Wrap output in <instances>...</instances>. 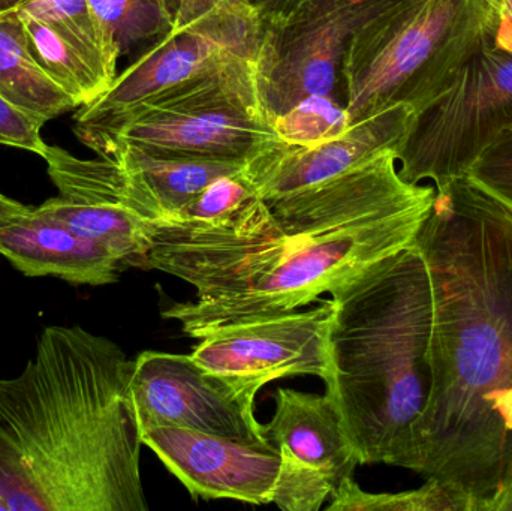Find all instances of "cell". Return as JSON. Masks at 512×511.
<instances>
[{
    "instance_id": "6da1fadb",
    "label": "cell",
    "mask_w": 512,
    "mask_h": 511,
    "mask_svg": "<svg viewBox=\"0 0 512 511\" xmlns=\"http://www.w3.org/2000/svg\"><path fill=\"white\" fill-rule=\"evenodd\" d=\"M436 189L402 179L396 152L328 182L259 198L231 228L150 222L138 269L197 290L162 317L201 339L227 324L297 311L414 245Z\"/></svg>"
},
{
    "instance_id": "7a4b0ae2",
    "label": "cell",
    "mask_w": 512,
    "mask_h": 511,
    "mask_svg": "<svg viewBox=\"0 0 512 511\" xmlns=\"http://www.w3.org/2000/svg\"><path fill=\"white\" fill-rule=\"evenodd\" d=\"M435 189L414 242L433 293L415 473L492 511L512 486V209L468 174Z\"/></svg>"
},
{
    "instance_id": "3957f363",
    "label": "cell",
    "mask_w": 512,
    "mask_h": 511,
    "mask_svg": "<svg viewBox=\"0 0 512 511\" xmlns=\"http://www.w3.org/2000/svg\"><path fill=\"white\" fill-rule=\"evenodd\" d=\"M134 360L80 326L45 327L0 380V497L8 511H147Z\"/></svg>"
},
{
    "instance_id": "277c9868",
    "label": "cell",
    "mask_w": 512,
    "mask_h": 511,
    "mask_svg": "<svg viewBox=\"0 0 512 511\" xmlns=\"http://www.w3.org/2000/svg\"><path fill=\"white\" fill-rule=\"evenodd\" d=\"M324 381L360 465L415 471V428L433 386V293L415 245L331 291Z\"/></svg>"
},
{
    "instance_id": "5b68a950",
    "label": "cell",
    "mask_w": 512,
    "mask_h": 511,
    "mask_svg": "<svg viewBox=\"0 0 512 511\" xmlns=\"http://www.w3.org/2000/svg\"><path fill=\"white\" fill-rule=\"evenodd\" d=\"M496 0H394L352 36L340 69L349 125L394 105L415 113L498 33Z\"/></svg>"
},
{
    "instance_id": "8992f818",
    "label": "cell",
    "mask_w": 512,
    "mask_h": 511,
    "mask_svg": "<svg viewBox=\"0 0 512 511\" xmlns=\"http://www.w3.org/2000/svg\"><path fill=\"white\" fill-rule=\"evenodd\" d=\"M254 60L171 87L81 143L96 156L128 146L150 155L248 162L282 140L259 101Z\"/></svg>"
},
{
    "instance_id": "52a82bcc",
    "label": "cell",
    "mask_w": 512,
    "mask_h": 511,
    "mask_svg": "<svg viewBox=\"0 0 512 511\" xmlns=\"http://www.w3.org/2000/svg\"><path fill=\"white\" fill-rule=\"evenodd\" d=\"M502 12V11H501ZM512 125V23L502 14L496 36L478 48L448 83L414 114L397 150L409 183L435 188L468 174L501 132Z\"/></svg>"
},
{
    "instance_id": "ba28073f",
    "label": "cell",
    "mask_w": 512,
    "mask_h": 511,
    "mask_svg": "<svg viewBox=\"0 0 512 511\" xmlns=\"http://www.w3.org/2000/svg\"><path fill=\"white\" fill-rule=\"evenodd\" d=\"M394 0H309L265 27L254 60L259 101L271 123L316 96H337L354 33Z\"/></svg>"
},
{
    "instance_id": "9c48e42d",
    "label": "cell",
    "mask_w": 512,
    "mask_h": 511,
    "mask_svg": "<svg viewBox=\"0 0 512 511\" xmlns=\"http://www.w3.org/2000/svg\"><path fill=\"white\" fill-rule=\"evenodd\" d=\"M262 27L255 12L230 2L198 23L170 32L141 54L89 105L78 108L74 132L86 140L141 102L230 63L255 59Z\"/></svg>"
},
{
    "instance_id": "30bf717a",
    "label": "cell",
    "mask_w": 512,
    "mask_h": 511,
    "mask_svg": "<svg viewBox=\"0 0 512 511\" xmlns=\"http://www.w3.org/2000/svg\"><path fill=\"white\" fill-rule=\"evenodd\" d=\"M333 303L218 327L191 353L204 371L256 396L265 384L295 375L330 374L328 330Z\"/></svg>"
},
{
    "instance_id": "8fae6325",
    "label": "cell",
    "mask_w": 512,
    "mask_h": 511,
    "mask_svg": "<svg viewBox=\"0 0 512 511\" xmlns=\"http://www.w3.org/2000/svg\"><path fill=\"white\" fill-rule=\"evenodd\" d=\"M47 173L59 195L38 207L39 215L62 222L119 255L125 267L140 266L149 246L150 222L159 213L113 159H86L48 144Z\"/></svg>"
},
{
    "instance_id": "7c38bea8",
    "label": "cell",
    "mask_w": 512,
    "mask_h": 511,
    "mask_svg": "<svg viewBox=\"0 0 512 511\" xmlns=\"http://www.w3.org/2000/svg\"><path fill=\"white\" fill-rule=\"evenodd\" d=\"M140 434L183 428L268 443L255 417V398L197 365L191 354L143 351L129 380Z\"/></svg>"
},
{
    "instance_id": "4fadbf2b",
    "label": "cell",
    "mask_w": 512,
    "mask_h": 511,
    "mask_svg": "<svg viewBox=\"0 0 512 511\" xmlns=\"http://www.w3.org/2000/svg\"><path fill=\"white\" fill-rule=\"evenodd\" d=\"M141 440L194 498L273 503L280 455L270 443L183 428L149 429Z\"/></svg>"
},
{
    "instance_id": "5bb4252c",
    "label": "cell",
    "mask_w": 512,
    "mask_h": 511,
    "mask_svg": "<svg viewBox=\"0 0 512 511\" xmlns=\"http://www.w3.org/2000/svg\"><path fill=\"white\" fill-rule=\"evenodd\" d=\"M414 108L394 105L352 123L339 134L312 144L277 141L249 159L245 174L261 198L292 194L342 176L381 156L396 152L411 128Z\"/></svg>"
},
{
    "instance_id": "9a60e30c",
    "label": "cell",
    "mask_w": 512,
    "mask_h": 511,
    "mask_svg": "<svg viewBox=\"0 0 512 511\" xmlns=\"http://www.w3.org/2000/svg\"><path fill=\"white\" fill-rule=\"evenodd\" d=\"M0 255L24 276H53L72 285L114 284L125 269L113 249L33 207L0 227Z\"/></svg>"
},
{
    "instance_id": "2e32d148",
    "label": "cell",
    "mask_w": 512,
    "mask_h": 511,
    "mask_svg": "<svg viewBox=\"0 0 512 511\" xmlns=\"http://www.w3.org/2000/svg\"><path fill=\"white\" fill-rule=\"evenodd\" d=\"M264 437L279 455L330 477L337 488L360 465L345 423L330 396L277 389Z\"/></svg>"
},
{
    "instance_id": "e0dca14e",
    "label": "cell",
    "mask_w": 512,
    "mask_h": 511,
    "mask_svg": "<svg viewBox=\"0 0 512 511\" xmlns=\"http://www.w3.org/2000/svg\"><path fill=\"white\" fill-rule=\"evenodd\" d=\"M102 158L113 159L123 168L158 210L159 219L174 218L210 183L239 173L246 165L245 161L150 155L128 146L113 147Z\"/></svg>"
},
{
    "instance_id": "ac0fdd59",
    "label": "cell",
    "mask_w": 512,
    "mask_h": 511,
    "mask_svg": "<svg viewBox=\"0 0 512 511\" xmlns=\"http://www.w3.org/2000/svg\"><path fill=\"white\" fill-rule=\"evenodd\" d=\"M0 95L42 123L78 108L36 63L18 9L0 15Z\"/></svg>"
},
{
    "instance_id": "d6986e66",
    "label": "cell",
    "mask_w": 512,
    "mask_h": 511,
    "mask_svg": "<svg viewBox=\"0 0 512 511\" xmlns=\"http://www.w3.org/2000/svg\"><path fill=\"white\" fill-rule=\"evenodd\" d=\"M30 51L45 74L62 87L77 107L98 99L113 81L105 77L84 54L63 39L53 27L18 9ZM77 108V110H78Z\"/></svg>"
},
{
    "instance_id": "ffe728a7",
    "label": "cell",
    "mask_w": 512,
    "mask_h": 511,
    "mask_svg": "<svg viewBox=\"0 0 512 511\" xmlns=\"http://www.w3.org/2000/svg\"><path fill=\"white\" fill-rule=\"evenodd\" d=\"M20 9L53 27L105 77L111 81L117 77V63L122 53L96 17L89 0H30Z\"/></svg>"
},
{
    "instance_id": "44dd1931",
    "label": "cell",
    "mask_w": 512,
    "mask_h": 511,
    "mask_svg": "<svg viewBox=\"0 0 512 511\" xmlns=\"http://www.w3.org/2000/svg\"><path fill=\"white\" fill-rule=\"evenodd\" d=\"M120 53L143 42L159 41L170 33L177 0H89Z\"/></svg>"
},
{
    "instance_id": "7402d4cb",
    "label": "cell",
    "mask_w": 512,
    "mask_h": 511,
    "mask_svg": "<svg viewBox=\"0 0 512 511\" xmlns=\"http://www.w3.org/2000/svg\"><path fill=\"white\" fill-rule=\"evenodd\" d=\"M328 511H469L468 504L435 479L399 494H370L348 477L331 495Z\"/></svg>"
},
{
    "instance_id": "603a6c76",
    "label": "cell",
    "mask_w": 512,
    "mask_h": 511,
    "mask_svg": "<svg viewBox=\"0 0 512 511\" xmlns=\"http://www.w3.org/2000/svg\"><path fill=\"white\" fill-rule=\"evenodd\" d=\"M259 198L243 168L239 173L227 174L210 183L174 218L164 221L188 227L231 228Z\"/></svg>"
},
{
    "instance_id": "cb8c5ba5",
    "label": "cell",
    "mask_w": 512,
    "mask_h": 511,
    "mask_svg": "<svg viewBox=\"0 0 512 511\" xmlns=\"http://www.w3.org/2000/svg\"><path fill=\"white\" fill-rule=\"evenodd\" d=\"M348 126L345 105L337 96L307 99L274 123L280 138L289 144L319 143Z\"/></svg>"
},
{
    "instance_id": "d4e9b609",
    "label": "cell",
    "mask_w": 512,
    "mask_h": 511,
    "mask_svg": "<svg viewBox=\"0 0 512 511\" xmlns=\"http://www.w3.org/2000/svg\"><path fill=\"white\" fill-rule=\"evenodd\" d=\"M337 486L330 477L280 455L273 503L285 511H318Z\"/></svg>"
},
{
    "instance_id": "484cf974",
    "label": "cell",
    "mask_w": 512,
    "mask_h": 511,
    "mask_svg": "<svg viewBox=\"0 0 512 511\" xmlns=\"http://www.w3.org/2000/svg\"><path fill=\"white\" fill-rule=\"evenodd\" d=\"M468 176L512 209V125L481 153Z\"/></svg>"
},
{
    "instance_id": "4316f807",
    "label": "cell",
    "mask_w": 512,
    "mask_h": 511,
    "mask_svg": "<svg viewBox=\"0 0 512 511\" xmlns=\"http://www.w3.org/2000/svg\"><path fill=\"white\" fill-rule=\"evenodd\" d=\"M44 125L0 95V146L27 150L42 158L48 147L41 135Z\"/></svg>"
},
{
    "instance_id": "83f0119b",
    "label": "cell",
    "mask_w": 512,
    "mask_h": 511,
    "mask_svg": "<svg viewBox=\"0 0 512 511\" xmlns=\"http://www.w3.org/2000/svg\"><path fill=\"white\" fill-rule=\"evenodd\" d=\"M231 2L243 3L251 8L264 30L265 27L276 26L288 20L309 0H231Z\"/></svg>"
},
{
    "instance_id": "f1b7e54d",
    "label": "cell",
    "mask_w": 512,
    "mask_h": 511,
    "mask_svg": "<svg viewBox=\"0 0 512 511\" xmlns=\"http://www.w3.org/2000/svg\"><path fill=\"white\" fill-rule=\"evenodd\" d=\"M230 2L231 0H177L176 15L170 32H180L209 17Z\"/></svg>"
},
{
    "instance_id": "f546056e",
    "label": "cell",
    "mask_w": 512,
    "mask_h": 511,
    "mask_svg": "<svg viewBox=\"0 0 512 511\" xmlns=\"http://www.w3.org/2000/svg\"><path fill=\"white\" fill-rule=\"evenodd\" d=\"M32 207L20 203V201L12 200L0 192V227L8 224V222L15 221L30 212Z\"/></svg>"
},
{
    "instance_id": "4dcf8cb0",
    "label": "cell",
    "mask_w": 512,
    "mask_h": 511,
    "mask_svg": "<svg viewBox=\"0 0 512 511\" xmlns=\"http://www.w3.org/2000/svg\"><path fill=\"white\" fill-rule=\"evenodd\" d=\"M30 0H0V15L6 12L17 11L21 6L29 3Z\"/></svg>"
},
{
    "instance_id": "1f68e13d",
    "label": "cell",
    "mask_w": 512,
    "mask_h": 511,
    "mask_svg": "<svg viewBox=\"0 0 512 511\" xmlns=\"http://www.w3.org/2000/svg\"><path fill=\"white\" fill-rule=\"evenodd\" d=\"M492 511H512V486L499 498Z\"/></svg>"
},
{
    "instance_id": "d6a6232c",
    "label": "cell",
    "mask_w": 512,
    "mask_h": 511,
    "mask_svg": "<svg viewBox=\"0 0 512 511\" xmlns=\"http://www.w3.org/2000/svg\"><path fill=\"white\" fill-rule=\"evenodd\" d=\"M499 8H501L502 14L508 18L512 23V0H496Z\"/></svg>"
},
{
    "instance_id": "836d02e7",
    "label": "cell",
    "mask_w": 512,
    "mask_h": 511,
    "mask_svg": "<svg viewBox=\"0 0 512 511\" xmlns=\"http://www.w3.org/2000/svg\"><path fill=\"white\" fill-rule=\"evenodd\" d=\"M0 511H8V506H6L5 500L0 497Z\"/></svg>"
}]
</instances>
